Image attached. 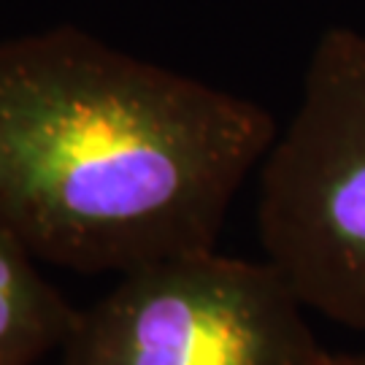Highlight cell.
<instances>
[{"label":"cell","instance_id":"obj_1","mask_svg":"<svg viewBox=\"0 0 365 365\" xmlns=\"http://www.w3.org/2000/svg\"><path fill=\"white\" fill-rule=\"evenodd\" d=\"M276 133L262 106L76 27L0 41V225L54 265L214 252Z\"/></svg>","mask_w":365,"mask_h":365},{"label":"cell","instance_id":"obj_2","mask_svg":"<svg viewBox=\"0 0 365 365\" xmlns=\"http://www.w3.org/2000/svg\"><path fill=\"white\" fill-rule=\"evenodd\" d=\"M257 170L262 260L312 314L365 333V33L317 38L295 114Z\"/></svg>","mask_w":365,"mask_h":365},{"label":"cell","instance_id":"obj_3","mask_svg":"<svg viewBox=\"0 0 365 365\" xmlns=\"http://www.w3.org/2000/svg\"><path fill=\"white\" fill-rule=\"evenodd\" d=\"M306 314L268 260L184 255L119 276L60 365H325Z\"/></svg>","mask_w":365,"mask_h":365},{"label":"cell","instance_id":"obj_4","mask_svg":"<svg viewBox=\"0 0 365 365\" xmlns=\"http://www.w3.org/2000/svg\"><path fill=\"white\" fill-rule=\"evenodd\" d=\"M30 257L0 225V365H36L63 349L81 314L41 279Z\"/></svg>","mask_w":365,"mask_h":365},{"label":"cell","instance_id":"obj_5","mask_svg":"<svg viewBox=\"0 0 365 365\" xmlns=\"http://www.w3.org/2000/svg\"><path fill=\"white\" fill-rule=\"evenodd\" d=\"M325 365H365V352H354V354H333L330 352Z\"/></svg>","mask_w":365,"mask_h":365}]
</instances>
